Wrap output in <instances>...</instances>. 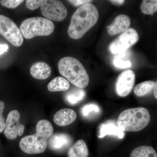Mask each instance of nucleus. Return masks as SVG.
Instances as JSON below:
<instances>
[{"label": "nucleus", "mask_w": 157, "mask_h": 157, "mask_svg": "<svg viewBox=\"0 0 157 157\" xmlns=\"http://www.w3.org/2000/svg\"><path fill=\"white\" fill-rule=\"evenodd\" d=\"M99 12L90 3L82 5L72 15L68 33L73 39H80L98 22Z\"/></svg>", "instance_id": "nucleus-1"}, {"label": "nucleus", "mask_w": 157, "mask_h": 157, "mask_svg": "<svg viewBox=\"0 0 157 157\" xmlns=\"http://www.w3.org/2000/svg\"><path fill=\"white\" fill-rule=\"evenodd\" d=\"M58 69L62 76L76 87L84 89L88 85V74L82 64L75 58L65 57L61 59Z\"/></svg>", "instance_id": "nucleus-2"}, {"label": "nucleus", "mask_w": 157, "mask_h": 157, "mask_svg": "<svg viewBox=\"0 0 157 157\" xmlns=\"http://www.w3.org/2000/svg\"><path fill=\"white\" fill-rule=\"evenodd\" d=\"M150 120L148 109L139 107L124 110L119 116L117 123L123 132H137L146 128Z\"/></svg>", "instance_id": "nucleus-3"}, {"label": "nucleus", "mask_w": 157, "mask_h": 157, "mask_svg": "<svg viewBox=\"0 0 157 157\" xmlns=\"http://www.w3.org/2000/svg\"><path fill=\"white\" fill-rule=\"evenodd\" d=\"M53 22L42 17H33L24 21L20 29L23 36L31 39L36 36H45L51 35L54 31Z\"/></svg>", "instance_id": "nucleus-4"}, {"label": "nucleus", "mask_w": 157, "mask_h": 157, "mask_svg": "<svg viewBox=\"0 0 157 157\" xmlns=\"http://www.w3.org/2000/svg\"><path fill=\"white\" fill-rule=\"evenodd\" d=\"M0 34L15 47H19L23 43L19 28L12 20L2 14H0Z\"/></svg>", "instance_id": "nucleus-5"}, {"label": "nucleus", "mask_w": 157, "mask_h": 157, "mask_svg": "<svg viewBox=\"0 0 157 157\" xmlns=\"http://www.w3.org/2000/svg\"><path fill=\"white\" fill-rule=\"evenodd\" d=\"M40 7L42 15L50 20L63 21L67 15V10L61 1L43 0Z\"/></svg>", "instance_id": "nucleus-6"}, {"label": "nucleus", "mask_w": 157, "mask_h": 157, "mask_svg": "<svg viewBox=\"0 0 157 157\" xmlns=\"http://www.w3.org/2000/svg\"><path fill=\"white\" fill-rule=\"evenodd\" d=\"M139 36L135 29L130 28L119 36L109 45V50L113 54L126 51L138 41Z\"/></svg>", "instance_id": "nucleus-7"}, {"label": "nucleus", "mask_w": 157, "mask_h": 157, "mask_svg": "<svg viewBox=\"0 0 157 157\" xmlns=\"http://www.w3.org/2000/svg\"><path fill=\"white\" fill-rule=\"evenodd\" d=\"M47 145V139L37 134L24 137L19 143L21 149L28 154L42 153L45 151Z\"/></svg>", "instance_id": "nucleus-8"}, {"label": "nucleus", "mask_w": 157, "mask_h": 157, "mask_svg": "<svg viewBox=\"0 0 157 157\" xmlns=\"http://www.w3.org/2000/svg\"><path fill=\"white\" fill-rule=\"evenodd\" d=\"M20 118L19 113L16 109L11 110L8 114L4 133L9 140H14L23 134L25 126L20 123Z\"/></svg>", "instance_id": "nucleus-9"}, {"label": "nucleus", "mask_w": 157, "mask_h": 157, "mask_svg": "<svg viewBox=\"0 0 157 157\" xmlns=\"http://www.w3.org/2000/svg\"><path fill=\"white\" fill-rule=\"evenodd\" d=\"M135 80V73L132 70H125L120 74L116 83L118 95L122 98L128 95L134 87Z\"/></svg>", "instance_id": "nucleus-10"}, {"label": "nucleus", "mask_w": 157, "mask_h": 157, "mask_svg": "<svg viewBox=\"0 0 157 157\" xmlns=\"http://www.w3.org/2000/svg\"><path fill=\"white\" fill-rule=\"evenodd\" d=\"M50 137L48 143L49 147L55 151H61L65 150L72 143L71 137L64 133L55 134Z\"/></svg>", "instance_id": "nucleus-11"}, {"label": "nucleus", "mask_w": 157, "mask_h": 157, "mask_svg": "<svg viewBox=\"0 0 157 157\" xmlns=\"http://www.w3.org/2000/svg\"><path fill=\"white\" fill-rule=\"evenodd\" d=\"M130 17L125 14L119 15L112 23L107 27V32L110 35H116L125 32L131 25Z\"/></svg>", "instance_id": "nucleus-12"}, {"label": "nucleus", "mask_w": 157, "mask_h": 157, "mask_svg": "<svg viewBox=\"0 0 157 157\" xmlns=\"http://www.w3.org/2000/svg\"><path fill=\"white\" fill-rule=\"evenodd\" d=\"M124 133L120 128L115 121L109 120L101 124L99 127V135L100 138H103L107 135L114 136L119 139L124 137Z\"/></svg>", "instance_id": "nucleus-13"}, {"label": "nucleus", "mask_w": 157, "mask_h": 157, "mask_svg": "<svg viewBox=\"0 0 157 157\" xmlns=\"http://www.w3.org/2000/svg\"><path fill=\"white\" fill-rule=\"evenodd\" d=\"M76 117L74 110L65 108L58 111L54 116L53 120L57 125L63 127L73 123L76 120Z\"/></svg>", "instance_id": "nucleus-14"}, {"label": "nucleus", "mask_w": 157, "mask_h": 157, "mask_svg": "<svg viewBox=\"0 0 157 157\" xmlns=\"http://www.w3.org/2000/svg\"><path fill=\"white\" fill-rule=\"evenodd\" d=\"M31 75L37 79H45L51 74V69L45 62H38L33 65L30 69Z\"/></svg>", "instance_id": "nucleus-15"}, {"label": "nucleus", "mask_w": 157, "mask_h": 157, "mask_svg": "<svg viewBox=\"0 0 157 157\" xmlns=\"http://www.w3.org/2000/svg\"><path fill=\"white\" fill-rule=\"evenodd\" d=\"M89 154L86 143L84 140H79L70 147L68 155L69 157H88Z\"/></svg>", "instance_id": "nucleus-16"}, {"label": "nucleus", "mask_w": 157, "mask_h": 157, "mask_svg": "<svg viewBox=\"0 0 157 157\" xmlns=\"http://www.w3.org/2000/svg\"><path fill=\"white\" fill-rule=\"evenodd\" d=\"M85 96L86 92L83 89L74 88L66 93L65 99L70 105H75L82 101Z\"/></svg>", "instance_id": "nucleus-17"}, {"label": "nucleus", "mask_w": 157, "mask_h": 157, "mask_svg": "<svg viewBox=\"0 0 157 157\" xmlns=\"http://www.w3.org/2000/svg\"><path fill=\"white\" fill-rule=\"evenodd\" d=\"M70 87L69 81L61 76H57L54 78L47 86L48 90L52 92L65 91L67 90Z\"/></svg>", "instance_id": "nucleus-18"}, {"label": "nucleus", "mask_w": 157, "mask_h": 157, "mask_svg": "<svg viewBox=\"0 0 157 157\" xmlns=\"http://www.w3.org/2000/svg\"><path fill=\"white\" fill-rule=\"evenodd\" d=\"M54 129L51 123L46 120L39 121L37 124L36 134L45 139L50 138L53 134Z\"/></svg>", "instance_id": "nucleus-19"}, {"label": "nucleus", "mask_w": 157, "mask_h": 157, "mask_svg": "<svg viewBox=\"0 0 157 157\" xmlns=\"http://www.w3.org/2000/svg\"><path fill=\"white\" fill-rule=\"evenodd\" d=\"M155 83L154 81H146L137 84L134 90L135 95L142 97L148 94L153 90Z\"/></svg>", "instance_id": "nucleus-20"}, {"label": "nucleus", "mask_w": 157, "mask_h": 157, "mask_svg": "<svg viewBox=\"0 0 157 157\" xmlns=\"http://www.w3.org/2000/svg\"><path fill=\"white\" fill-rule=\"evenodd\" d=\"M130 157H157V154L151 147L143 145L134 149Z\"/></svg>", "instance_id": "nucleus-21"}, {"label": "nucleus", "mask_w": 157, "mask_h": 157, "mask_svg": "<svg viewBox=\"0 0 157 157\" xmlns=\"http://www.w3.org/2000/svg\"><path fill=\"white\" fill-rule=\"evenodd\" d=\"M129 55L128 52H126V51L117 54L113 60V63L114 66L117 68L121 69L131 67H132L131 61L126 59H127L125 58L126 56H128Z\"/></svg>", "instance_id": "nucleus-22"}, {"label": "nucleus", "mask_w": 157, "mask_h": 157, "mask_svg": "<svg viewBox=\"0 0 157 157\" xmlns=\"http://www.w3.org/2000/svg\"><path fill=\"white\" fill-rule=\"evenodd\" d=\"M142 13L146 14H152L157 11L156 0H144L140 6Z\"/></svg>", "instance_id": "nucleus-23"}, {"label": "nucleus", "mask_w": 157, "mask_h": 157, "mask_svg": "<svg viewBox=\"0 0 157 157\" xmlns=\"http://www.w3.org/2000/svg\"><path fill=\"white\" fill-rule=\"evenodd\" d=\"M101 109L97 104H89L85 105L82 107L81 113L83 117L89 118L92 116L100 113Z\"/></svg>", "instance_id": "nucleus-24"}, {"label": "nucleus", "mask_w": 157, "mask_h": 157, "mask_svg": "<svg viewBox=\"0 0 157 157\" xmlns=\"http://www.w3.org/2000/svg\"><path fill=\"white\" fill-rule=\"evenodd\" d=\"M23 2L22 0H2L0 1V4L8 9H14Z\"/></svg>", "instance_id": "nucleus-25"}, {"label": "nucleus", "mask_w": 157, "mask_h": 157, "mask_svg": "<svg viewBox=\"0 0 157 157\" xmlns=\"http://www.w3.org/2000/svg\"><path fill=\"white\" fill-rule=\"evenodd\" d=\"M5 107V103L2 101H0V133L4 131L6 126V121L3 116Z\"/></svg>", "instance_id": "nucleus-26"}, {"label": "nucleus", "mask_w": 157, "mask_h": 157, "mask_svg": "<svg viewBox=\"0 0 157 157\" xmlns=\"http://www.w3.org/2000/svg\"><path fill=\"white\" fill-rule=\"evenodd\" d=\"M41 2L42 1L39 0H27L26 1V6L29 10H36L40 7Z\"/></svg>", "instance_id": "nucleus-27"}, {"label": "nucleus", "mask_w": 157, "mask_h": 157, "mask_svg": "<svg viewBox=\"0 0 157 157\" xmlns=\"http://www.w3.org/2000/svg\"><path fill=\"white\" fill-rule=\"evenodd\" d=\"M69 2L72 4L73 6H78L80 5H84V4L89 3L92 2V1H89V0H71V1H68Z\"/></svg>", "instance_id": "nucleus-28"}, {"label": "nucleus", "mask_w": 157, "mask_h": 157, "mask_svg": "<svg viewBox=\"0 0 157 157\" xmlns=\"http://www.w3.org/2000/svg\"><path fill=\"white\" fill-rule=\"evenodd\" d=\"M9 48V45L7 44H0V55L7 52Z\"/></svg>", "instance_id": "nucleus-29"}, {"label": "nucleus", "mask_w": 157, "mask_h": 157, "mask_svg": "<svg viewBox=\"0 0 157 157\" xmlns=\"http://www.w3.org/2000/svg\"><path fill=\"white\" fill-rule=\"evenodd\" d=\"M110 2L116 4L122 5V4H124V1H123V0H116V1L114 0V1H110Z\"/></svg>", "instance_id": "nucleus-30"}, {"label": "nucleus", "mask_w": 157, "mask_h": 157, "mask_svg": "<svg viewBox=\"0 0 157 157\" xmlns=\"http://www.w3.org/2000/svg\"><path fill=\"white\" fill-rule=\"evenodd\" d=\"M157 83L156 82L155 84V87L154 88V95L155 98L156 99H157Z\"/></svg>", "instance_id": "nucleus-31"}, {"label": "nucleus", "mask_w": 157, "mask_h": 157, "mask_svg": "<svg viewBox=\"0 0 157 157\" xmlns=\"http://www.w3.org/2000/svg\"><path fill=\"white\" fill-rule=\"evenodd\" d=\"M0 11H1V9H0Z\"/></svg>", "instance_id": "nucleus-32"}]
</instances>
